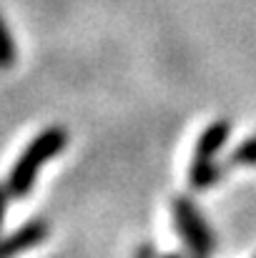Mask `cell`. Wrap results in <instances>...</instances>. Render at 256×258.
<instances>
[{
	"label": "cell",
	"instance_id": "cell-4",
	"mask_svg": "<svg viewBox=\"0 0 256 258\" xmlns=\"http://www.w3.org/2000/svg\"><path fill=\"white\" fill-rule=\"evenodd\" d=\"M231 136V123L229 120H214L196 141L193 158H216V153L224 148V143Z\"/></svg>",
	"mask_w": 256,
	"mask_h": 258
},
{
	"label": "cell",
	"instance_id": "cell-9",
	"mask_svg": "<svg viewBox=\"0 0 256 258\" xmlns=\"http://www.w3.org/2000/svg\"><path fill=\"white\" fill-rule=\"evenodd\" d=\"M136 258H161V256H159V251H156L151 243H143V246L136 251Z\"/></svg>",
	"mask_w": 256,
	"mask_h": 258
},
{
	"label": "cell",
	"instance_id": "cell-6",
	"mask_svg": "<svg viewBox=\"0 0 256 258\" xmlns=\"http://www.w3.org/2000/svg\"><path fill=\"white\" fill-rule=\"evenodd\" d=\"M18 58V50H15V38L8 28V23L0 18V71H8Z\"/></svg>",
	"mask_w": 256,
	"mask_h": 258
},
{
	"label": "cell",
	"instance_id": "cell-11",
	"mask_svg": "<svg viewBox=\"0 0 256 258\" xmlns=\"http://www.w3.org/2000/svg\"><path fill=\"white\" fill-rule=\"evenodd\" d=\"M193 258H203V256H193Z\"/></svg>",
	"mask_w": 256,
	"mask_h": 258
},
{
	"label": "cell",
	"instance_id": "cell-1",
	"mask_svg": "<svg viewBox=\"0 0 256 258\" xmlns=\"http://www.w3.org/2000/svg\"><path fill=\"white\" fill-rule=\"evenodd\" d=\"M66 146H68V133L61 125H50V128L40 131L25 146V151L18 156L13 171L8 175L5 188H8L10 198H25V196H30V190L35 185V178H38V171L43 168V163H48L56 156H61Z\"/></svg>",
	"mask_w": 256,
	"mask_h": 258
},
{
	"label": "cell",
	"instance_id": "cell-7",
	"mask_svg": "<svg viewBox=\"0 0 256 258\" xmlns=\"http://www.w3.org/2000/svg\"><path fill=\"white\" fill-rule=\"evenodd\" d=\"M231 163H234V166H256V136L241 141V143L234 148Z\"/></svg>",
	"mask_w": 256,
	"mask_h": 258
},
{
	"label": "cell",
	"instance_id": "cell-5",
	"mask_svg": "<svg viewBox=\"0 0 256 258\" xmlns=\"http://www.w3.org/2000/svg\"><path fill=\"white\" fill-rule=\"evenodd\" d=\"M188 175H191V185L196 190H206V188H211V185L219 183L221 168H219V163L214 158H193Z\"/></svg>",
	"mask_w": 256,
	"mask_h": 258
},
{
	"label": "cell",
	"instance_id": "cell-2",
	"mask_svg": "<svg viewBox=\"0 0 256 258\" xmlns=\"http://www.w3.org/2000/svg\"><path fill=\"white\" fill-rule=\"evenodd\" d=\"M173 218H176V228H178V236L183 238L186 248L193 253V256H203L209 258L216 248V238H214V231L209 228V223L203 221V216L198 213V208L178 196L173 201Z\"/></svg>",
	"mask_w": 256,
	"mask_h": 258
},
{
	"label": "cell",
	"instance_id": "cell-3",
	"mask_svg": "<svg viewBox=\"0 0 256 258\" xmlns=\"http://www.w3.org/2000/svg\"><path fill=\"white\" fill-rule=\"evenodd\" d=\"M48 236H50V223L45 218H33V221L23 223L18 231H13L10 236L0 238V258L20 256V253L40 246Z\"/></svg>",
	"mask_w": 256,
	"mask_h": 258
},
{
	"label": "cell",
	"instance_id": "cell-8",
	"mask_svg": "<svg viewBox=\"0 0 256 258\" xmlns=\"http://www.w3.org/2000/svg\"><path fill=\"white\" fill-rule=\"evenodd\" d=\"M8 198H10L8 188H5V185H0V231H3V221H5V208H8Z\"/></svg>",
	"mask_w": 256,
	"mask_h": 258
},
{
	"label": "cell",
	"instance_id": "cell-10",
	"mask_svg": "<svg viewBox=\"0 0 256 258\" xmlns=\"http://www.w3.org/2000/svg\"><path fill=\"white\" fill-rule=\"evenodd\" d=\"M161 258H183V256H178V253H166V256H161Z\"/></svg>",
	"mask_w": 256,
	"mask_h": 258
}]
</instances>
